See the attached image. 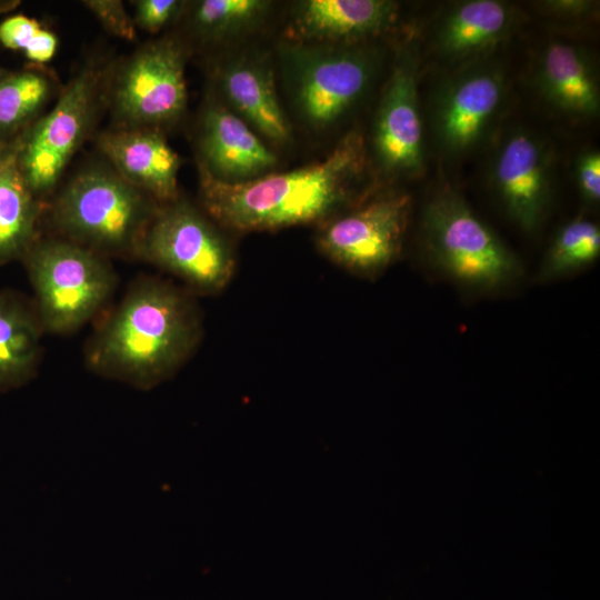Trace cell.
<instances>
[{
  "label": "cell",
  "instance_id": "6da1fadb",
  "mask_svg": "<svg viewBox=\"0 0 600 600\" xmlns=\"http://www.w3.org/2000/svg\"><path fill=\"white\" fill-rule=\"evenodd\" d=\"M364 164L363 138L352 131L322 160L250 181H219L200 167L202 204L214 221L237 232L323 223L351 203Z\"/></svg>",
  "mask_w": 600,
  "mask_h": 600
},
{
  "label": "cell",
  "instance_id": "7a4b0ae2",
  "mask_svg": "<svg viewBox=\"0 0 600 600\" xmlns=\"http://www.w3.org/2000/svg\"><path fill=\"white\" fill-rule=\"evenodd\" d=\"M201 338L200 317L190 296L156 278L136 282L89 341L92 371L149 389L171 377Z\"/></svg>",
  "mask_w": 600,
  "mask_h": 600
},
{
  "label": "cell",
  "instance_id": "3957f363",
  "mask_svg": "<svg viewBox=\"0 0 600 600\" xmlns=\"http://www.w3.org/2000/svg\"><path fill=\"white\" fill-rule=\"evenodd\" d=\"M421 223L430 260L451 280L494 290L521 274L517 256L452 188H441L429 198Z\"/></svg>",
  "mask_w": 600,
  "mask_h": 600
},
{
  "label": "cell",
  "instance_id": "277c9868",
  "mask_svg": "<svg viewBox=\"0 0 600 600\" xmlns=\"http://www.w3.org/2000/svg\"><path fill=\"white\" fill-rule=\"evenodd\" d=\"M43 331L72 332L107 303L116 276L104 257L70 240H37L22 259Z\"/></svg>",
  "mask_w": 600,
  "mask_h": 600
},
{
  "label": "cell",
  "instance_id": "5b68a950",
  "mask_svg": "<svg viewBox=\"0 0 600 600\" xmlns=\"http://www.w3.org/2000/svg\"><path fill=\"white\" fill-rule=\"evenodd\" d=\"M283 67L296 113L308 127L322 130L363 98L378 57L363 43L292 42L283 48Z\"/></svg>",
  "mask_w": 600,
  "mask_h": 600
},
{
  "label": "cell",
  "instance_id": "8992f818",
  "mask_svg": "<svg viewBox=\"0 0 600 600\" xmlns=\"http://www.w3.org/2000/svg\"><path fill=\"white\" fill-rule=\"evenodd\" d=\"M157 209L122 177L79 174L57 200L53 217L70 241L102 253H137Z\"/></svg>",
  "mask_w": 600,
  "mask_h": 600
},
{
  "label": "cell",
  "instance_id": "52a82bcc",
  "mask_svg": "<svg viewBox=\"0 0 600 600\" xmlns=\"http://www.w3.org/2000/svg\"><path fill=\"white\" fill-rule=\"evenodd\" d=\"M137 254L203 294L221 291L236 268L228 239L196 208L178 200L157 209Z\"/></svg>",
  "mask_w": 600,
  "mask_h": 600
},
{
  "label": "cell",
  "instance_id": "ba28073f",
  "mask_svg": "<svg viewBox=\"0 0 600 600\" xmlns=\"http://www.w3.org/2000/svg\"><path fill=\"white\" fill-rule=\"evenodd\" d=\"M410 203L408 194L398 192L361 202L324 221L317 236V247L343 269L373 278L401 251Z\"/></svg>",
  "mask_w": 600,
  "mask_h": 600
},
{
  "label": "cell",
  "instance_id": "9c48e42d",
  "mask_svg": "<svg viewBox=\"0 0 600 600\" xmlns=\"http://www.w3.org/2000/svg\"><path fill=\"white\" fill-rule=\"evenodd\" d=\"M506 93L507 77L497 62L481 59L460 66L432 102L431 127L439 149L452 157L473 150L498 119Z\"/></svg>",
  "mask_w": 600,
  "mask_h": 600
},
{
  "label": "cell",
  "instance_id": "30bf717a",
  "mask_svg": "<svg viewBox=\"0 0 600 600\" xmlns=\"http://www.w3.org/2000/svg\"><path fill=\"white\" fill-rule=\"evenodd\" d=\"M96 87L97 74L82 71L50 113L14 139L20 172L36 197L56 184L83 139L93 111Z\"/></svg>",
  "mask_w": 600,
  "mask_h": 600
},
{
  "label": "cell",
  "instance_id": "8fae6325",
  "mask_svg": "<svg viewBox=\"0 0 600 600\" xmlns=\"http://www.w3.org/2000/svg\"><path fill=\"white\" fill-rule=\"evenodd\" d=\"M418 71L416 51L402 48L392 64L374 118L373 153L380 170L388 177H417L424 167Z\"/></svg>",
  "mask_w": 600,
  "mask_h": 600
},
{
  "label": "cell",
  "instance_id": "7c38bea8",
  "mask_svg": "<svg viewBox=\"0 0 600 600\" xmlns=\"http://www.w3.org/2000/svg\"><path fill=\"white\" fill-rule=\"evenodd\" d=\"M552 174L550 148L533 132L513 129L497 146L490 184L508 217L523 231H534L544 218Z\"/></svg>",
  "mask_w": 600,
  "mask_h": 600
},
{
  "label": "cell",
  "instance_id": "4fadbf2b",
  "mask_svg": "<svg viewBox=\"0 0 600 600\" xmlns=\"http://www.w3.org/2000/svg\"><path fill=\"white\" fill-rule=\"evenodd\" d=\"M116 104L120 116L138 124L177 119L187 104L181 47L173 40H161L140 50L122 72Z\"/></svg>",
  "mask_w": 600,
  "mask_h": 600
},
{
  "label": "cell",
  "instance_id": "5bb4252c",
  "mask_svg": "<svg viewBox=\"0 0 600 600\" xmlns=\"http://www.w3.org/2000/svg\"><path fill=\"white\" fill-rule=\"evenodd\" d=\"M201 168L212 178L239 183L270 173L277 156L233 111L212 103L204 110L200 132Z\"/></svg>",
  "mask_w": 600,
  "mask_h": 600
},
{
  "label": "cell",
  "instance_id": "9a60e30c",
  "mask_svg": "<svg viewBox=\"0 0 600 600\" xmlns=\"http://www.w3.org/2000/svg\"><path fill=\"white\" fill-rule=\"evenodd\" d=\"M398 4L388 0H304L291 14L293 42L353 44L387 32Z\"/></svg>",
  "mask_w": 600,
  "mask_h": 600
},
{
  "label": "cell",
  "instance_id": "2e32d148",
  "mask_svg": "<svg viewBox=\"0 0 600 600\" xmlns=\"http://www.w3.org/2000/svg\"><path fill=\"white\" fill-rule=\"evenodd\" d=\"M218 83L228 104L250 128L274 144L291 140V126L264 53L251 51L231 57L220 67Z\"/></svg>",
  "mask_w": 600,
  "mask_h": 600
},
{
  "label": "cell",
  "instance_id": "e0dca14e",
  "mask_svg": "<svg viewBox=\"0 0 600 600\" xmlns=\"http://www.w3.org/2000/svg\"><path fill=\"white\" fill-rule=\"evenodd\" d=\"M534 84L544 101L573 119L596 117L600 88L594 60L581 44L553 39L539 52Z\"/></svg>",
  "mask_w": 600,
  "mask_h": 600
},
{
  "label": "cell",
  "instance_id": "ac0fdd59",
  "mask_svg": "<svg viewBox=\"0 0 600 600\" xmlns=\"http://www.w3.org/2000/svg\"><path fill=\"white\" fill-rule=\"evenodd\" d=\"M516 18L514 8L502 1L457 3L446 11L434 29V51L459 67L481 60L510 34Z\"/></svg>",
  "mask_w": 600,
  "mask_h": 600
},
{
  "label": "cell",
  "instance_id": "d6986e66",
  "mask_svg": "<svg viewBox=\"0 0 600 600\" xmlns=\"http://www.w3.org/2000/svg\"><path fill=\"white\" fill-rule=\"evenodd\" d=\"M100 147L126 181L170 203L178 197L179 157L166 139L152 130L107 133Z\"/></svg>",
  "mask_w": 600,
  "mask_h": 600
},
{
  "label": "cell",
  "instance_id": "ffe728a7",
  "mask_svg": "<svg viewBox=\"0 0 600 600\" xmlns=\"http://www.w3.org/2000/svg\"><path fill=\"white\" fill-rule=\"evenodd\" d=\"M39 212L20 172L14 139L0 142V266L22 260L37 241Z\"/></svg>",
  "mask_w": 600,
  "mask_h": 600
},
{
  "label": "cell",
  "instance_id": "44dd1931",
  "mask_svg": "<svg viewBox=\"0 0 600 600\" xmlns=\"http://www.w3.org/2000/svg\"><path fill=\"white\" fill-rule=\"evenodd\" d=\"M43 332L34 304L0 291V392L20 387L33 377Z\"/></svg>",
  "mask_w": 600,
  "mask_h": 600
},
{
  "label": "cell",
  "instance_id": "7402d4cb",
  "mask_svg": "<svg viewBox=\"0 0 600 600\" xmlns=\"http://www.w3.org/2000/svg\"><path fill=\"white\" fill-rule=\"evenodd\" d=\"M51 90L49 79L33 70L0 77V142L11 141L44 104Z\"/></svg>",
  "mask_w": 600,
  "mask_h": 600
},
{
  "label": "cell",
  "instance_id": "603a6c76",
  "mask_svg": "<svg viewBox=\"0 0 600 600\" xmlns=\"http://www.w3.org/2000/svg\"><path fill=\"white\" fill-rule=\"evenodd\" d=\"M600 254L599 227L583 218L564 224L553 239L539 271L542 281L567 276L594 262Z\"/></svg>",
  "mask_w": 600,
  "mask_h": 600
},
{
  "label": "cell",
  "instance_id": "cb8c5ba5",
  "mask_svg": "<svg viewBox=\"0 0 600 600\" xmlns=\"http://www.w3.org/2000/svg\"><path fill=\"white\" fill-rule=\"evenodd\" d=\"M269 7L262 0H203L194 7L193 24L210 40L231 38L254 28Z\"/></svg>",
  "mask_w": 600,
  "mask_h": 600
},
{
  "label": "cell",
  "instance_id": "d4e9b609",
  "mask_svg": "<svg viewBox=\"0 0 600 600\" xmlns=\"http://www.w3.org/2000/svg\"><path fill=\"white\" fill-rule=\"evenodd\" d=\"M83 4L111 33L126 40L136 38L134 23L118 0H88Z\"/></svg>",
  "mask_w": 600,
  "mask_h": 600
},
{
  "label": "cell",
  "instance_id": "484cf974",
  "mask_svg": "<svg viewBox=\"0 0 600 600\" xmlns=\"http://www.w3.org/2000/svg\"><path fill=\"white\" fill-rule=\"evenodd\" d=\"M182 7L177 0H140L136 2L134 21L142 29L157 32L179 13Z\"/></svg>",
  "mask_w": 600,
  "mask_h": 600
},
{
  "label": "cell",
  "instance_id": "4316f807",
  "mask_svg": "<svg viewBox=\"0 0 600 600\" xmlns=\"http://www.w3.org/2000/svg\"><path fill=\"white\" fill-rule=\"evenodd\" d=\"M42 28L23 14L7 18L0 23V43L11 50H24Z\"/></svg>",
  "mask_w": 600,
  "mask_h": 600
},
{
  "label": "cell",
  "instance_id": "83f0119b",
  "mask_svg": "<svg viewBox=\"0 0 600 600\" xmlns=\"http://www.w3.org/2000/svg\"><path fill=\"white\" fill-rule=\"evenodd\" d=\"M577 182L584 201L596 204L600 199V154L596 150L583 152L577 161Z\"/></svg>",
  "mask_w": 600,
  "mask_h": 600
},
{
  "label": "cell",
  "instance_id": "f1b7e54d",
  "mask_svg": "<svg viewBox=\"0 0 600 600\" xmlns=\"http://www.w3.org/2000/svg\"><path fill=\"white\" fill-rule=\"evenodd\" d=\"M540 7L551 17L562 20H580L596 11V2L586 0H551Z\"/></svg>",
  "mask_w": 600,
  "mask_h": 600
},
{
  "label": "cell",
  "instance_id": "f546056e",
  "mask_svg": "<svg viewBox=\"0 0 600 600\" xmlns=\"http://www.w3.org/2000/svg\"><path fill=\"white\" fill-rule=\"evenodd\" d=\"M57 43L58 40L52 32L41 29L23 52L33 62H48L56 53Z\"/></svg>",
  "mask_w": 600,
  "mask_h": 600
},
{
  "label": "cell",
  "instance_id": "4dcf8cb0",
  "mask_svg": "<svg viewBox=\"0 0 600 600\" xmlns=\"http://www.w3.org/2000/svg\"><path fill=\"white\" fill-rule=\"evenodd\" d=\"M7 72H8L7 70H4V69H2V68L0 67V77H2L3 74H6Z\"/></svg>",
  "mask_w": 600,
  "mask_h": 600
}]
</instances>
